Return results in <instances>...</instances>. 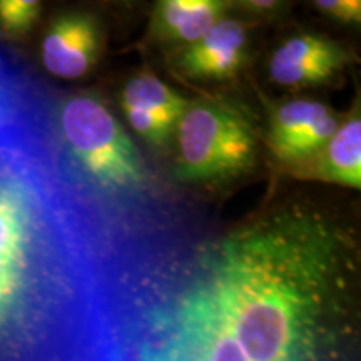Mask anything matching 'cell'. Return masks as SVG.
<instances>
[{
	"label": "cell",
	"mask_w": 361,
	"mask_h": 361,
	"mask_svg": "<svg viewBox=\"0 0 361 361\" xmlns=\"http://www.w3.org/2000/svg\"><path fill=\"white\" fill-rule=\"evenodd\" d=\"M102 52V32L96 17L71 12L57 17L45 32L40 57L45 71L59 79L87 75Z\"/></svg>",
	"instance_id": "8992f818"
},
{
	"label": "cell",
	"mask_w": 361,
	"mask_h": 361,
	"mask_svg": "<svg viewBox=\"0 0 361 361\" xmlns=\"http://www.w3.org/2000/svg\"><path fill=\"white\" fill-rule=\"evenodd\" d=\"M243 7L250 8L255 12H269L274 11L283 0H238Z\"/></svg>",
	"instance_id": "2e32d148"
},
{
	"label": "cell",
	"mask_w": 361,
	"mask_h": 361,
	"mask_svg": "<svg viewBox=\"0 0 361 361\" xmlns=\"http://www.w3.org/2000/svg\"><path fill=\"white\" fill-rule=\"evenodd\" d=\"M353 62L341 44L313 34L290 37L271 54L269 79L283 87H306L328 82Z\"/></svg>",
	"instance_id": "5b68a950"
},
{
	"label": "cell",
	"mask_w": 361,
	"mask_h": 361,
	"mask_svg": "<svg viewBox=\"0 0 361 361\" xmlns=\"http://www.w3.org/2000/svg\"><path fill=\"white\" fill-rule=\"evenodd\" d=\"M319 11L341 24L360 25L361 0H313Z\"/></svg>",
	"instance_id": "9a60e30c"
},
{
	"label": "cell",
	"mask_w": 361,
	"mask_h": 361,
	"mask_svg": "<svg viewBox=\"0 0 361 361\" xmlns=\"http://www.w3.org/2000/svg\"><path fill=\"white\" fill-rule=\"evenodd\" d=\"M174 130L178 137L174 176L180 183L233 179L255 168L258 152L255 128L229 102L189 101Z\"/></svg>",
	"instance_id": "277c9868"
},
{
	"label": "cell",
	"mask_w": 361,
	"mask_h": 361,
	"mask_svg": "<svg viewBox=\"0 0 361 361\" xmlns=\"http://www.w3.org/2000/svg\"><path fill=\"white\" fill-rule=\"evenodd\" d=\"M324 109L326 104L314 99H295L278 106L269 117L268 144L273 154L279 159L288 146L296 141Z\"/></svg>",
	"instance_id": "7c38bea8"
},
{
	"label": "cell",
	"mask_w": 361,
	"mask_h": 361,
	"mask_svg": "<svg viewBox=\"0 0 361 361\" xmlns=\"http://www.w3.org/2000/svg\"><path fill=\"white\" fill-rule=\"evenodd\" d=\"M121 101L137 104L147 109L173 133L189 104V101L179 96L168 84L162 82L157 75L149 74V72L128 80L121 94Z\"/></svg>",
	"instance_id": "8fae6325"
},
{
	"label": "cell",
	"mask_w": 361,
	"mask_h": 361,
	"mask_svg": "<svg viewBox=\"0 0 361 361\" xmlns=\"http://www.w3.org/2000/svg\"><path fill=\"white\" fill-rule=\"evenodd\" d=\"M353 247L284 206L189 251L104 250L71 322L75 361H351Z\"/></svg>",
	"instance_id": "6da1fadb"
},
{
	"label": "cell",
	"mask_w": 361,
	"mask_h": 361,
	"mask_svg": "<svg viewBox=\"0 0 361 361\" xmlns=\"http://www.w3.org/2000/svg\"><path fill=\"white\" fill-rule=\"evenodd\" d=\"M97 219L62 168L51 117L0 134V348L71 318L89 281Z\"/></svg>",
	"instance_id": "7a4b0ae2"
},
{
	"label": "cell",
	"mask_w": 361,
	"mask_h": 361,
	"mask_svg": "<svg viewBox=\"0 0 361 361\" xmlns=\"http://www.w3.org/2000/svg\"><path fill=\"white\" fill-rule=\"evenodd\" d=\"M247 44L246 27L236 19L224 17L196 42L186 45L178 59V67L191 79H231L245 64Z\"/></svg>",
	"instance_id": "52a82bcc"
},
{
	"label": "cell",
	"mask_w": 361,
	"mask_h": 361,
	"mask_svg": "<svg viewBox=\"0 0 361 361\" xmlns=\"http://www.w3.org/2000/svg\"><path fill=\"white\" fill-rule=\"evenodd\" d=\"M42 0H0V25L8 34H24L39 19Z\"/></svg>",
	"instance_id": "4fadbf2b"
},
{
	"label": "cell",
	"mask_w": 361,
	"mask_h": 361,
	"mask_svg": "<svg viewBox=\"0 0 361 361\" xmlns=\"http://www.w3.org/2000/svg\"><path fill=\"white\" fill-rule=\"evenodd\" d=\"M51 137L62 168L89 206L126 216L152 196L154 179L141 152L94 94H74L59 104Z\"/></svg>",
	"instance_id": "3957f363"
},
{
	"label": "cell",
	"mask_w": 361,
	"mask_h": 361,
	"mask_svg": "<svg viewBox=\"0 0 361 361\" xmlns=\"http://www.w3.org/2000/svg\"><path fill=\"white\" fill-rule=\"evenodd\" d=\"M121 107H123V112L130 128L141 135L142 139H146L149 144L164 146L168 142L173 130L166 128L154 114H151L147 109L133 102L121 101Z\"/></svg>",
	"instance_id": "5bb4252c"
},
{
	"label": "cell",
	"mask_w": 361,
	"mask_h": 361,
	"mask_svg": "<svg viewBox=\"0 0 361 361\" xmlns=\"http://www.w3.org/2000/svg\"><path fill=\"white\" fill-rule=\"evenodd\" d=\"M231 0H157L152 30L157 39L189 45L214 27Z\"/></svg>",
	"instance_id": "9c48e42d"
},
{
	"label": "cell",
	"mask_w": 361,
	"mask_h": 361,
	"mask_svg": "<svg viewBox=\"0 0 361 361\" xmlns=\"http://www.w3.org/2000/svg\"><path fill=\"white\" fill-rule=\"evenodd\" d=\"M45 117L35 90L19 69L0 54V134L37 124Z\"/></svg>",
	"instance_id": "30bf717a"
},
{
	"label": "cell",
	"mask_w": 361,
	"mask_h": 361,
	"mask_svg": "<svg viewBox=\"0 0 361 361\" xmlns=\"http://www.w3.org/2000/svg\"><path fill=\"white\" fill-rule=\"evenodd\" d=\"M300 176L351 189L361 188V119L358 112L338 124L324 146L303 162Z\"/></svg>",
	"instance_id": "ba28073f"
}]
</instances>
